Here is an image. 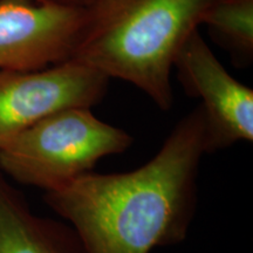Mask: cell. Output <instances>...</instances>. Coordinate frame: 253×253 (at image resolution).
Instances as JSON below:
<instances>
[{
    "label": "cell",
    "mask_w": 253,
    "mask_h": 253,
    "mask_svg": "<svg viewBox=\"0 0 253 253\" xmlns=\"http://www.w3.org/2000/svg\"><path fill=\"white\" fill-rule=\"evenodd\" d=\"M207 150L201 106L172 129L149 162L128 172H88L43 199L87 253H150L184 242L197 208Z\"/></svg>",
    "instance_id": "obj_1"
},
{
    "label": "cell",
    "mask_w": 253,
    "mask_h": 253,
    "mask_svg": "<svg viewBox=\"0 0 253 253\" xmlns=\"http://www.w3.org/2000/svg\"><path fill=\"white\" fill-rule=\"evenodd\" d=\"M212 0H97L71 60L138 88L160 109L173 103L171 73Z\"/></svg>",
    "instance_id": "obj_2"
},
{
    "label": "cell",
    "mask_w": 253,
    "mask_h": 253,
    "mask_svg": "<svg viewBox=\"0 0 253 253\" xmlns=\"http://www.w3.org/2000/svg\"><path fill=\"white\" fill-rule=\"evenodd\" d=\"M132 142L131 135L101 121L90 108L71 107L0 145V171L11 182L48 194L94 171L102 158L125 153Z\"/></svg>",
    "instance_id": "obj_3"
},
{
    "label": "cell",
    "mask_w": 253,
    "mask_h": 253,
    "mask_svg": "<svg viewBox=\"0 0 253 253\" xmlns=\"http://www.w3.org/2000/svg\"><path fill=\"white\" fill-rule=\"evenodd\" d=\"M90 7L0 0V72L43 69L71 60Z\"/></svg>",
    "instance_id": "obj_4"
},
{
    "label": "cell",
    "mask_w": 253,
    "mask_h": 253,
    "mask_svg": "<svg viewBox=\"0 0 253 253\" xmlns=\"http://www.w3.org/2000/svg\"><path fill=\"white\" fill-rule=\"evenodd\" d=\"M108 84L103 74L73 60L38 71L0 72V145L58 110L91 108Z\"/></svg>",
    "instance_id": "obj_5"
},
{
    "label": "cell",
    "mask_w": 253,
    "mask_h": 253,
    "mask_svg": "<svg viewBox=\"0 0 253 253\" xmlns=\"http://www.w3.org/2000/svg\"><path fill=\"white\" fill-rule=\"evenodd\" d=\"M173 68L186 94L201 99L207 150L253 141V90L237 81L213 54L199 30L185 41Z\"/></svg>",
    "instance_id": "obj_6"
},
{
    "label": "cell",
    "mask_w": 253,
    "mask_h": 253,
    "mask_svg": "<svg viewBox=\"0 0 253 253\" xmlns=\"http://www.w3.org/2000/svg\"><path fill=\"white\" fill-rule=\"evenodd\" d=\"M0 253H87L67 223L32 210L0 171Z\"/></svg>",
    "instance_id": "obj_7"
},
{
    "label": "cell",
    "mask_w": 253,
    "mask_h": 253,
    "mask_svg": "<svg viewBox=\"0 0 253 253\" xmlns=\"http://www.w3.org/2000/svg\"><path fill=\"white\" fill-rule=\"evenodd\" d=\"M221 45L240 60L253 56V0H212L202 17Z\"/></svg>",
    "instance_id": "obj_8"
},
{
    "label": "cell",
    "mask_w": 253,
    "mask_h": 253,
    "mask_svg": "<svg viewBox=\"0 0 253 253\" xmlns=\"http://www.w3.org/2000/svg\"><path fill=\"white\" fill-rule=\"evenodd\" d=\"M45 1L54 2V4L77 6V7H91L97 0H45Z\"/></svg>",
    "instance_id": "obj_9"
}]
</instances>
